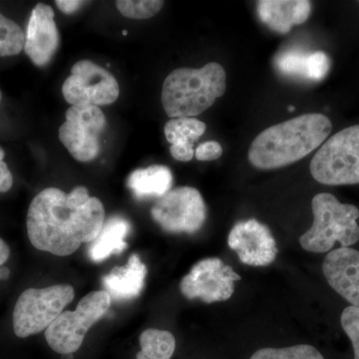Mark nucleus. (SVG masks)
Listing matches in <instances>:
<instances>
[{
	"mask_svg": "<svg viewBox=\"0 0 359 359\" xmlns=\"http://www.w3.org/2000/svg\"><path fill=\"white\" fill-rule=\"evenodd\" d=\"M104 222L102 202L90 197L86 187L79 186L69 194L44 189L29 205L26 226L35 249L67 257L95 240Z\"/></svg>",
	"mask_w": 359,
	"mask_h": 359,
	"instance_id": "f257e3e1",
	"label": "nucleus"
},
{
	"mask_svg": "<svg viewBox=\"0 0 359 359\" xmlns=\"http://www.w3.org/2000/svg\"><path fill=\"white\" fill-rule=\"evenodd\" d=\"M332 121L323 114H304L264 130L252 141L248 158L261 170L278 169L311 154L327 140Z\"/></svg>",
	"mask_w": 359,
	"mask_h": 359,
	"instance_id": "f03ea898",
	"label": "nucleus"
},
{
	"mask_svg": "<svg viewBox=\"0 0 359 359\" xmlns=\"http://www.w3.org/2000/svg\"><path fill=\"white\" fill-rule=\"evenodd\" d=\"M226 71L210 62L199 69L178 68L163 84V108L171 118H194L202 114L226 92Z\"/></svg>",
	"mask_w": 359,
	"mask_h": 359,
	"instance_id": "7ed1b4c3",
	"label": "nucleus"
},
{
	"mask_svg": "<svg viewBox=\"0 0 359 359\" xmlns=\"http://www.w3.org/2000/svg\"><path fill=\"white\" fill-rule=\"evenodd\" d=\"M313 224L299 238L302 249L311 252H327L339 243L351 248L359 241V210L342 204L330 193H320L311 201Z\"/></svg>",
	"mask_w": 359,
	"mask_h": 359,
	"instance_id": "20e7f679",
	"label": "nucleus"
},
{
	"mask_svg": "<svg viewBox=\"0 0 359 359\" xmlns=\"http://www.w3.org/2000/svg\"><path fill=\"white\" fill-rule=\"evenodd\" d=\"M311 176L328 186L359 184V124L328 139L313 156Z\"/></svg>",
	"mask_w": 359,
	"mask_h": 359,
	"instance_id": "39448f33",
	"label": "nucleus"
},
{
	"mask_svg": "<svg viewBox=\"0 0 359 359\" xmlns=\"http://www.w3.org/2000/svg\"><path fill=\"white\" fill-rule=\"evenodd\" d=\"M105 290L92 292L82 297L74 311H63L45 330V339L55 353H76L92 325L101 320L111 306Z\"/></svg>",
	"mask_w": 359,
	"mask_h": 359,
	"instance_id": "423d86ee",
	"label": "nucleus"
},
{
	"mask_svg": "<svg viewBox=\"0 0 359 359\" xmlns=\"http://www.w3.org/2000/svg\"><path fill=\"white\" fill-rule=\"evenodd\" d=\"M74 297V289L69 285L25 290L14 306V334L25 339L46 330Z\"/></svg>",
	"mask_w": 359,
	"mask_h": 359,
	"instance_id": "0eeeda50",
	"label": "nucleus"
},
{
	"mask_svg": "<svg viewBox=\"0 0 359 359\" xmlns=\"http://www.w3.org/2000/svg\"><path fill=\"white\" fill-rule=\"evenodd\" d=\"M65 122L59 128V139L68 152L79 162H90L100 152V137L106 117L98 106H71Z\"/></svg>",
	"mask_w": 359,
	"mask_h": 359,
	"instance_id": "6e6552de",
	"label": "nucleus"
},
{
	"mask_svg": "<svg viewBox=\"0 0 359 359\" xmlns=\"http://www.w3.org/2000/svg\"><path fill=\"white\" fill-rule=\"evenodd\" d=\"M151 216L167 233H194L205 224L207 208L197 189L178 187L157 201Z\"/></svg>",
	"mask_w": 359,
	"mask_h": 359,
	"instance_id": "1a4fd4ad",
	"label": "nucleus"
},
{
	"mask_svg": "<svg viewBox=\"0 0 359 359\" xmlns=\"http://www.w3.org/2000/svg\"><path fill=\"white\" fill-rule=\"evenodd\" d=\"M65 100L71 106L110 105L120 94L117 80L105 68L90 60L78 61L62 85Z\"/></svg>",
	"mask_w": 359,
	"mask_h": 359,
	"instance_id": "9d476101",
	"label": "nucleus"
},
{
	"mask_svg": "<svg viewBox=\"0 0 359 359\" xmlns=\"http://www.w3.org/2000/svg\"><path fill=\"white\" fill-rule=\"evenodd\" d=\"M240 280V275L222 259L208 257L198 262L182 278L180 290L186 299L212 304L230 299L235 292V283Z\"/></svg>",
	"mask_w": 359,
	"mask_h": 359,
	"instance_id": "9b49d317",
	"label": "nucleus"
},
{
	"mask_svg": "<svg viewBox=\"0 0 359 359\" xmlns=\"http://www.w3.org/2000/svg\"><path fill=\"white\" fill-rule=\"evenodd\" d=\"M228 245L248 266H268L278 255L271 230L255 219L236 224L229 233Z\"/></svg>",
	"mask_w": 359,
	"mask_h": 359,
	"instance_id": "f8f14e48",
	"label": "nucleus"
},
{
	"mask_svg": "<svg viewBox=\"0 0 359 359\" xmlns=\"http://www.w3.org/2000/svg\"><path fill=\"white\" fill-rule=\"evenodd\" d=\"M60 42L54 11L50 6L39 4L33 8L26 32L25 51L39 67L48 65L55 55Z\"/></svg>",
	"mask_w": 359,
	"mask_h": 359,
	"instance_id": "ddd939ff",
	"label": "nucleus"
},
{
	"mask_svg": "<svg viewBox=\"0 0 359 359\" xmlns=\"http://www.w3.org/2000/svg\"><path fill=\"white\" fill-rule=\"evenodd\" d=\"M325 280L351 306L359 309V252L340 247L328 252L323 263Z\"/></svg>",
	"mask_w": 359,
	"mask_h": 359,
	"instance_id": "4468645a",
	"label": "nucleus"
},
{
	"mask_svg": "<svg viewBox=\"0 0 359 359\" xmlns=\"http://www.w3.org/2000/svg\"><path fill=\"white\" fill-rule=\"evenodd\" d=\"M257 13L262 22L273 32L287 34L292 26L309 20L311 4L308 0H262L257 1Z\"/></svg>",
	"mask_w": 359,
	"mask_h": 359,
	"instance_id": "2eb2a0df",
	"label": "nucleus"
},
{
	"mask_svg": "<svg viewBox=\"0 0 359 359\" xmlns=\"http://www.w3.org/2000/svg\"><path fill=\"white\" fill-rule=\"evenodd\" d=\"M275 65L278 72L285 76L318 82L330 72V59L323 51L306 52L294 48L280 52Z\"/></svg>",
	"mask_w": 359,
	"mask_h": 359,
	"instance_id": "dca6fc26",
	"label": "nucleus"
},
{
	"mask_svg": "<svg viewBox=\"0 0 359 359\" xmlns=\"http://www.w3.org/2000/svg\"><path fill=\"white\" fill-rule=\"evenodd\" d=\"M146 276L147 268L142 263L139 255L133 254L124 266L115 268L104 276L103 287L111 299L130 301L140 295L145 285Z\"/></svg>",
	"mask_w": 359,
	"mask_h": 359,
	"instance_id": "f3484780",
	"label": "nucleus"
},
{
	"mask_svg": "<svg viewBox=\"0 0 359 359\" xmlns=\"http://www.w3.org/2000/svg\"><path fill=\"white\" fill-rule=\"evenodd\" d=\"M131 230L128 219L121 216L110 217L104 222L100 233L90 243L88 257L93 263H101L114 254H121L127 249L125 238Z\"/></svg>",
	"mask_w": 359,
	"mask_h": 359,
	"instance_id": "a211bd4d",
	"label": "nucleus"
},
{
	"mask_svg": "<svg viewBox=\"0 0 359 359\" xmlns=\"http://www.w3.org/2000/svg\"><path fill=\"white\" fill-rule=\"evenodd\" d=\"M173 174L163 165H153L145 169L135 170L127 180V187L137 199L160 198L171 191Z\"/></svg>",
	"mask_w": 359,
	"mask_h": 359,
	"instance_id": "6ab92c4d",
	"label": "nucleus"
},
{
	"mask_svg": "<svg viewBox=\"0 0 359 359\" xmlns=\"http://www.w3.org/2000/svg\"><path fill=\"white\" fill-rule=\"evenodd\" d=\"M141 351L137 359H171L176 349V339L166 330L149 328L139 337Z\"/></svg>",
	"mask_w": 359,
	"mask_h": 359,
	"instance_id": "aec40b11",
	"label": "nucleus"
},
{
	"mask_svg": "<svg viewBox=\"0 0 359 359\" xmlns=\"http://www.w3.org/2000/svg\"><path fill=\"white\" fill-rule=\"evenodd\" d=\"M207 129L204 122L196 118H173L165 125V136L172 146L193 145Z\"/></svg>",
	"mask_w": 359,
	"mask_h": 359,
	"instance_id": "412c9836",
	"label": "nucleus"
},
{
	"mask_svg": "<svg viewBox=\"0 0 359 359\" xmlns=\"http://www.w3.org/2000/svg\"><path fill=\"white\" fill-rule=\"evenodd\" d=\"M25 42L20 26L0 13V57L18 55L25 48Z\"/></svg>",
	"mask_w": 359,
	"mask_h": 359,
	"instance_id": "4be33fe9",
	"label": "nucleus"
},
{
	"mask_svg": "<svg viewBox=\"0 0 359 359\" xmlns=\"http://www.w3.org/2000/svg\"><path fill=\"white\" fill-rule=\"evenodd\" d=\"M250 359H325L316 347L309 344L285 347V348H262Z\"/></svg>",
	"mask_w": 359,
	"mask_h": 359,
	"instance_id": "5701e85b",
	"label": "nucleus"
},
{
	"mask_svg": "<svg viewBox=\"0 0 359 359\" xmlns=\"http://www.w3.org/2000/svg\"><path fill=\"white\" fill-rule=\"evenodd\" d=\"M164 4L159 0H120L116 1V6L130 20H148L159 13Z\"/></svg>",
	"mask_w": 359,
	"mask_h": 359,
	"instance_id": "b1692460",
	"label": "nucleus"
},
{
	"mask_svg": "<svg viewBox=\"0 0 359 359\" xmlns=\"http://www.w3.org/2000/svg\"><path fill=\"white\" fill-rule=\"evenodd\" d=\"M340 323L353 344L354 359H359V309L351 306L344 309Z\"/></svg>",
	"mask_w": 359,
	"mask_h": 359,
	"instance_id": "393cba45",
	"label": "nucleus"
},
{
	"mask_svg": "<svg viewBox=\"0 0 359 359\" xmlns=\"http://www.w3.org/2000/svg\"><path fill=\"white\" fill-rule=\"evenodd\" d=\"M223 155V148L217 141H207L196 149L195 156L199 161H214Z\"/></svg>",
	"mask_w": 359,
	"mask_h": 359,
	"instance_id": "a878e982",
	"label": "nucleus"
},
{
	"mask_svg": "<svg viewBox=\"0 0 359 359\" xmlns=\"http://www.w3.org/2000/svg\"><path fill=\"white\" fill-rule=\"evenodd\" d=\"M4 149L0 147V193H6L11 190L13 185V177L11 172L9 171L7 164L4 162Z\"/></svg>",
	"mask_w": 359,
	"mask_h": 359,
	"instance_id": "bb28decb",
	"label": "nucleus"
},
{
	"mask_svg": "<svg viewBox=\"0 0 359 359\" xmlns=\"http://www.w3.org/2000/svg\"><path fill=\"white\" fill-rule=\"evenodd\" d=\"M170 153L173 156L174 159L180 162H189L193 159L195 152H194L193 145L171 146Z\"/></svg>",
	"mask_w": 359,
	"mask_h": 359,
	"instance_id": "cd10ccee",
	"label": "nucleus"
},
{
	"mask_svg": "<svg viewBox=\"0 0 359 359\" xmlns=\"http://www.w3.org/2000/svg\"><path fill=\"white\" fill-rule=\"evenodd\" d=\"M84 4L85 1H79V0H56L55 1L58 8L65 14L74 13Z\"/></svg>",
	"mask_w": 359,
	"mask_h": 359,
	"instance_id": "c85d7f7f",
	"label": "nucleus"
},
{
	"mask_svg": "<svg viewBox=\"0 0 359 359\" xmlns=\"http://www.w3.org/2000/svg\"><path fill=\"white\" fill-rule=\"evenodd\" d=\"M9 255H11V250L8 245L2 238H0V266L8 259Z\"/></svg>",
	"mask_w": 359,
	"mask_h": 359,
	"instance_id": "c756f323",
	"label": "nucleus"
},
{
	"mask_svg": "<svg viewBox=\"0 0 359 359\" xmlns=\"http://www.w3.org/2000/svg\"><path fill=\"white\" fill-rule=\"evenodd\" d=\"M11 276V271H9L8 268H2L0 269V280H6Z\"/></svg>",
	"mask_w": 359,
	"mask_h": 359,
	"instance_id": "7c9ffc66",
	"label": "nucleus"
},
{
	"mask_svg": "<svg viewBox=\"0 0 359 359\" xmlns=\"http://www.w3.org/2000/svg\"><path fill=\"white\" fill-rule=\"evenodd\" d=\"M62 359H74L73 353L62 354Z\"/></svg>",
	"mask_w": 359,
	"mask_h": 359,
	"instance_id": "2f4dec72",
	"label": "nucleus"
},
{
	"mask_svg": "<svg viewBox=\"0 0 359 359\" xmlns=\"http://www.w3.org/2000/svg\"><path fill=\"white\" fill-rule=\"evenodd\" d=\"M294 106H290V107H289L290 112H292V111H294Z\"/></svg>",
	"mask_w": 359,
	"mask_h": 359,
	"instance_id": "473e14b6",
	"label": "nucleus"
},
{
	"mask_svg": "<svg viewBox=\"0 0 359 359\" xmlns=\"http://www.w3.org/2000/svg\"><path fill=\"white\" fill-rule=\"evenodd\" d=\"M127 33H128V32H126V30H124V32H123V34L126 35V34H127Z\"/></svg>",
	"mask_w": 359,
	"mask_h": 359,
	"instance_id": "72a5a7b5",
	"label": "nucleus"
},
{
	"mask_svg": "<svg viewBox=\"0 0 359 359\" xmlns=\"http://www.w3.org/2000/svg\"><path fill=\"white\" fill-rule=\"evenodd\" d=\"M0 100H1V91H0Z\"/></svg>",
	"mask_w": 359,
	"mask_h": 359,
	"instance_id": "f704fd0d",
	"label": "nucleus"
}]
</instances>
